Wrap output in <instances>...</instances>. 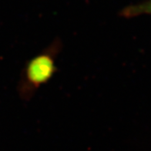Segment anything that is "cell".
Masks as SVG:
<instances>
[{"label":"cell","mask_w":151,"mask_h":151,"mask_svg":"<svg viewBox=\"0 0 151 151\" xmlns=\"http://www.w3.org/2000/svg\"><path fill=\"white\" fill-rule=\"evenodd\" d=\"M63 48L60 37H56L45 49L26 62L16 86L20 99L29 102L42 86L48 83L58 71L56 60Z\"/></svg>","instance_id":"cell-1"},{"label":"cell","mask_w":151,"mask_h":151,"mask_svg":"<svg viewBox=\"0 0 151 151\" xmlns=\"http://www.w3.org/2000/svg\"><path fill=\"white\" fill-rule=\"evenodd\" d=\"M143 14L151 15V0H147L133 6H127L120 12V16L125 18H132Z\"/></svg>","instance_id":"cell-2"}]
</instances>
